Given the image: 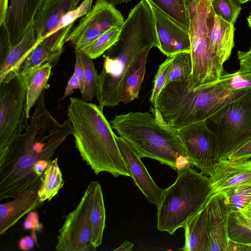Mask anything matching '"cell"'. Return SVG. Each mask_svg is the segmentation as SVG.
Wrapping results in <instances>:
<instances>
[{
  "label": "cell",
  "mask_w": 251,
  "mask_h": 251,
  "mask_svg": "<svg viewBox=\"0 0 251 251\" xmlns=\"http://www.w3.org/2000/svg\"><path fill=\"white\" fill-rule=\"evenodd\" d=\"M215 13L226 22L234 25L242 9L241 5L231 0H211Z\"/></svg>",
  "instance_id": "cell-33"
},
{
  "label": "cell",
  "mask_w": 251,
  "mask_h": 251,
  "mask_svg": "<svg viewBox=\"0 0 251 251\" xmlns=\"http://www.w3.org/2000/svg\"><path fill=\"white\" fill-rule=\"evenodd\" d=\"M9 0H0V26L4 24Z\"/></svg>",
  "instance_id": "cell-42"
},
{
  "label": "cell",
  "mask_w": 251,
  "mask_h": 251,
  "mask_svg": "<svg viewBox=\"0 0 251 251\" xmlns=\"http://www.w3.org/2000/svg\"><path fill=\"white\" fill-rule=\"evenodd\" d=\"M80 0H44L33 22L37 41L47 42L54 34L63 16L75 8Z\"/></svg>",
  "instance_id": "cell-15"
},
{
  "label": "cell",
  "mask_w": 251,
  "mask_h": 251,
  "mask_svg": "<svg viewBox=\"0 0 251 251\" xmlns=\"http://www.w3.org/2000/svg\"><path fill=\"white\" fill-rule=\"evenodd\" d=\"M211 6V0H200L196 14L190 23L192 73L189 81L194 89L214 83L223 75L224 64L208 44L206 21Z\"/></svg>",
  "instance_id": "cell-6"
},
{
  "label": "cell",
  "mask_w": 251,
  "mask_h": 251,
  "mask_svg": "<svg viewBox=\"0 0 251 251\" xmlns=\"http://www.w3.org/2000/svg\"><path fill=\"white\" fill-rule=\"evenodd\" d=\"M231 212L222 193L214 194L200 211L208 238L209 251H227L228 220Z\"/></svg>",
  "instance_id": "cell-12"
},
{
  "label": "cell",
  "mask_w": 251,
  "mask_h": 251,
  "mask_svg": "<svg viewBox=\"0 0 251 251\" xmlns=\"http://www.w3.org/2000/svg\"><path fill=\"white\" fill-rule=\"evenodd\" d=\"M96 1H102L107 2L113 6L120 5L123 3H127L128 2H132V0H95Z\"/></svg>",
  "instance_id": "cell-44"
},
{
  "label": "cell",
  "mask_w": 251,
  "mask_h": 251,
  "mask_svg": "<svg viewBox=\"0 0 251 251\" xmlns=\"http://www.w3.org/2000/svg\"><path fill=\"white\" fill-rule=\"evenodd\" d=\"M200 0H185V4L191 21L196 14Z\"/></svg>",
  "instance_id": "cell-40"
},
{
  "label": "cell",
  "mask_w": 251,
  "mask_h": 251,
  "mask_svg": "<svg viewBox=\"0 0 251 251\" xmlns=\"http://www.w3.org/2000/svg\"><path fill=\"white\" fill-rule=\"evenodd\" d=\"M109 123L141 158L155 159L177 172L193 167L177 129L162 124L149 112L116 115Z\"/></svg>",
  "instance_id": "cell-4"
},
{
  "label": "cell",
  "mask_w": 251,
  "mask_h": 251,
  "mask_svg": "<svg viewBox=\"0 0 251 251\" xmlns=\"http://www.w3.org/2000/svg\"><path fill=\"white\" fill-rule=\"evenodd\" d=\"M115 138L122 157L135 185L148 201L158 207L161 203L165 189L157 185L142 163L141 158L133 149L120 136L115 135Z\"/></svg>",
  "instance_id": "cell-14"
},
{
  "label": "cell",
  "mask_w": 251,
  "mask_h": 251,
  "mask_svg": "<svg viewBox=\"0 0 251 251\" xmlns=\"http://www.w3.org/2000/svg\"><path fill=\"white\" fill-rule=\"evenodd\" d=\"M219 81L226 89L233 92L251 93V71L238 70L223 75Z\"/></svg>",
  "instance_id": "cell-31"
},
{
  "label": "cell",
  "mask_w": 251,
  "mask_h": 251,
  "mask_svg": "<svg viewBox=\"0 0 251 251\" xmlns=\"http://www.w3.org/2000/svg\"><path fill=\"white\" fill-rule=\"evenodd\" d=\"M23 227L25 230L32 229L36 232L42 229L43 225L39 223V217L36 212L31 211L28 213L24 222Z\"/></svg>",
  "instance_id": "cell-36"
},
{
  "label": "cell",
  "mask_w": 251,
  "mask_h": 251,
  "mask_svg": "<svg viewBox=\"0 0 251 251\" xmlns=\"http://www.w3.org/2000/svg\"><path fill=\"white\" fill-rule=\"evenodd\" d=\"M249 16H251V11L250 12Z\"/></svg>",
  "instance_id": "cell-52"
},
{
  "label": "cell",
  "mask_w": 251,
  "mask_h": 251,
  "mask_svg": "<svg viewBox=\"0 0 251 251\" xmlns=\"http://www.w3.org/2000/svg\"><path fill=\"white\" fill-rule=\"evenodd\" d=\"M231 0L237 4L241 5V3H240L239 0Z\"/></svg>",
  "instance_id": "cell-49"
},
{
  "label": "cell",
  "mask_w": 251,
  "mask_h": 251,
  "mask_svg": "<svg viewBox=\"0 0 251 251\" xmlns=\"http://www.w3.org/2000/svg\"><path fill=\"white\" fill-rule=\"evenodd\" d=\"M90 220L91 243L96 250L102 243L105 226V209L102 189L98 181H92Z\"/></svg>",
  "instance_id": "cell-22"
},
{
  "label": "cell",
  "mask_w": 251,
  "mask_h": 251,
  "mask_svg": "<svg viewBox=\"0 0 251 251\" xmlns=\"http://www.w3.org/2000/svg\"><path fill=\"white\" fill-rule=\"evenodd\" d=\"M251 158V139L243 144L227 157L232 161L249 160Z\"/></svg>",
  "instance_id": "cell-35"
},
{
  "label": "cell",
  "mask_w": 251,
  "mask_h": 251,
  "mask_svg": "<svg viewBox=\"0 0 251 251\" xmlns=\"http://www.w3.org/2000/svg\"><path fill=\"white\" fill-rule=\"evenodd\" d=\"M41 177L25 191L13 198V200L0 205V235L5 233L25 215L39 207L40 201L38 190Z\"/></svg>",
  "instance_id": "cell-17"
},
{
  "label": "cell",
  "mask_w": 251,
  "mask_h": 251,
  "mask_svg": "<svg viewBox=\"0 0 251 251\" xmlns=\"http://www.w3.org/2000/svg\"><path fill=\"white\" fill-rule=\"evenodd\" d=\"M189 31L190 21L185 0H145Z\"/></svg>",
  "instance_id": "cell-27"
},
{
  "label": "cell",
  "mask_w": 251,
  "mask_h": 251,
  "mask_svg": "<svg viewBox=\"0 0 251 251\" xmlns=\"http://www.w3.org/2000/svg\"><path fill=\"white\" fill-rule=\"evenodd\" d=\"M44 0H9L6 19L3 25L9 38V46L17 43L33 21Z\"/></svg>",
  "instance_id": "cell-18"
},
{
  "label": "cell",
  "mask_w": 251,
  "mask_h": 251,
  "mask_svg": "<svg viewBox=\"0 0 251 251\" xmlns=\"http://www.w3.org/2000/svg\"><path fill=\"white\" fill-rule=\"evenodd\" d=\"M92 181L87 186L76 207L67 216L59 230L57 251H92L90 220Z\"/></svg>",
  "instance_id": "cell-9"
},
{
  "label": "cell",
  "mask_w": 251,
  "mask_h": 251,
  "mask_svg": "<svg viewBox=\"0 0 251 251\" xmlns=\"http://www.w3.org/2000/svg\"><path fill=\"white\" fill-rule=\"evenodd\" d=\"M78 51L84 68V83L82 90L80 92L81 99L90 102L96 96L99 74L95 67L93 59L83 51Z\"/></svg>",
  "instance_id": "cell-28"
},
{
  "label": "cell",
  "mask_w": 251,
  "mask_h": 251,
  "mask_svg": "<svg viewBox=\"0 0 251 251\" xmlns=\"http://www.w3.org/2000/svg\"><path fill=\"white\" fill-rule=\"evenodd\" d=\"M171 63V57H168L159 66L153 81V86L150 98L151 103L154 105L165 86Z\"/></svg>",
  "instance_id": "cell-34"
},
{
  "label": "cell",
  "mask_w": 251,
  "mask_h": 251,
  "mask_svg": "<svg viewBox=\"0 0 251 251\" xmlns=\"http://www.w3.org/2000/svg\"><path fill=\"white\" fill-rule=\"evenodd\" d=\"M120 30L121 27H112L82 50L93 59L99 57L116 43Z\"/></svg>",
  "instance_id": "cell-30"
},
{
  "label": "cell",
  "mask_w": 251,
  "mask_h": 251,
  "mask_svg": "<svg viewBox=\"0 0 251 251\" xmlns=\"http://www.w3.org/2000/svg\"><path fill=\"white\" fill-rule=\"evenodd\" d=\"M64 185L62 172L58 163V158L51 160L41 176V184L38 196L41 202L50 201L58 194Z\"/></svg>",
  "instance_id": "cell-24"
},
{
  "label": "cell",
  "mask_w": 251,
  "mask_h": 251,
  "mask_svg": "<svg viewBox=\"0 0 251 251\" xmlns=\"http://www.w3.org/2000/svg\"><path fill=\"white\" fill-rule=\"evenodd\" d=\"M207 37L210 50L224 64L229 59L234 46L235 27L218 16L212 5L207 17Z\"/></svg>",
  "instance_id": "cell-19"
},
{
  "label": "cell",
  "mask_w": 251,
  "mask_h": 251,
  "mask_svg": "<svg viewBox=\"0 0 251 251\" xmlns=\"http://www.w3.org/2000/svg\"><path fill=\"white\" fill-rule=\"evenodd\" d=\"M245 60L247 65L251 68V52L247 51L245 54Z\"/></svg>",
  "instance_id": "cell-45"
},
{
  "label": "cell",
  "mask_w": 251,
  "mask_h": 251,
  "mask_svg": "<svg viewBox=\"0 0 251 251\" xmlns=\"http://www.w3.org/2000/svg\"><path fill=\"white\" fill-rule=\"evenodd\" d=\"M248 51H251V48H250V50H249Z\"/></svg>",
  "instance_id": "cell-51"
},
{
  "label": "cell",
  "mask_w": 251,
  "mask_h": 251,
  "mask_svg": "<svg viewBox=\"0 0 251 251\" xmlns=\"http://www.w3.org/2000/svg\"><path fill=\"white\" fill-rule=\"evenodd\" d=\"M75 63L73 74L78 78L80 82L81 88L79 90L81 92L83 87L84 68L79 51L75 50Z\"/></svg>",
  "instance_id": "cell-37"
},
{
  "label": "cell",
  "mask_w": 251,
  "mask_h": 251,
  "mask_svg": "<svg viewBox=\"0 0 251 251\" xmlns=\"http://www.w3.org/2000/svg\"><path fill=\"white\" fill-rule=\"evenodd\" d=\"M124 22L115 6L96 1L91 11L71 30L65 42H71L75 50H82L112 27H121Z\"/></svg>",
  "instance_id": "cell-11"
},
{
  "label": "cell",
  "mask_w": 251,
  "mask_h": 251,
  "mask_svg": "<svg viewBox=\"0 0 251 251\" xmlns=\"http://www.w3.org/2000/svg\"><path fill=\"white\" fill-rule=\"evenodd\" d=\"M45 91L30 117L24 112L19 126L5 151L0 154V200L14 198L39 179L33 167L41 160H51L73 128L68 119H55L46 108Z\"/></svg>",
  "instance_id": "cell-1"
},
{
  "label": "cell",
  "mask_w": 251,
  "mask_h": 251,
  "mask_svg": "<svg viewBox=\"0 0 251 251\" xmlns=\"http://www.w3.org/2000/svg\"><path fill=\"white\" fill-rule=\"evenodd\" d=\"M240 71H251V68L249 69H247V70H240Z\"/></svg>",
  "instance_id": "cell-50"
},
{
  "label": "cell",
  "mask_w": 251,
  "mask_h": 251,
  "mask_svg": "<svg viewBox=\"0 0 251 251\" xmlns=\"http://www.w3.org/2000/svg\"><path fill=\"white\" fill-rule=\"evenodd\" d=\"M37 238L34 236H25L21 238L19 242V248L23 251H29L34 248V242Z\"/></svg>",
  "instance_id": "cell-39"
},
{
  "label": "cell",
  "mask_w": 251,
  "mask_h": 251,
  "mask_svg": "<svg viewBox=\"0 0 251 251\" xmlns=\"http://www.w3.org/2000/svg\"><path fill=\"white\" fill-rule=\"evenodd\" d=\"M93 0H82L75 8L64 15L53 36L47 42L42 43L51 51L64 50L66 39L73 25L77 20L83 17L91 11Z\"/></svg>",
  "instance_id": "cell-21"
},
{
  "label": "cell",
  "mask_w": 251,
  "mask_h": 251,
  "mask_svg": "<svg viewBox=\"0 0 251 251\" xmlns=\"http://www.w3.org/2000/svg\"><path fill=\"white\" fill-rule=\"evenodd\" d=\"M213 194L210 177L190 166L178 170L175 181L165 189L157 207V229L174 234L206 205Z\"/></svg>",
  "instance_id": "cell-5"
},
{
  "label": "cell",
  "mask_w": 251,
  "mask_h": 251,
  "mask_svg": "<svg viewBox=\"0 0 251 251\" xmlns=\"http://www.w3.org/2000/svg\"><path fill=\"white\" fill-rule=\"evenodd\" d=\"M227 232L229 240L251 246V218L238 211H231L228 217Z\"/></svg>",
  "instance_id": "cell-26"
},
{
  "label": "cell",
  "mask_w": 251,
  "mask_h": 251,
  "mask_svg": "<svg viewBox=\"0 0 251 251\" xmlns=\"http://www.w3.org/2000/svg\"><path fill=\"white\" fill-rule=\"evenodd\" d=\"M250 0H239L240 3L241 4L246 3Z\"/></svg>",
  "instance_id": "cell-48"
},
{
  "label": "cell",
  "mask_w": 251,
  "mask_h": 251,
  "mask_svg": "<svg viewBox=\"0 0 251 251\" xmlns=\"http://www.w3.org/2000/svg\"><path fill=\"white\" fill-rule=\"evenodd\" d=\"M146 2L152 13L157 38V48L160 51L168 57L180 52H190L189 31L152 3Z\"/></svg>",
  "instance_id": "cell-13"
},
{
  "label": "cell",
  "mask_w": 251,
  "mask_h": 251,
  "mask_svg": "<svg viewBox=\"0 0 251 251\" xmlns=\"http://www.w3.org/2000/svg\"><path fill=\"white\" fill-rule=\"evenodd\" d=\"M247 100L251 104V93L246 95Z\"/></svg>",
  "instance_id": "cell-46"
},
{
  "label": "cell",
  "mask_w": 251,
  "mask_h": 251,
  "mask_svg": "<svg viewBox=\"0 0 251 251\" xmlns=\"http://www.w3.org/2000/svg\"><path fill=\"white\" fill-rule=\"evenodd\" d=\"M213 193H224L251 182V159L232 161L227 158L219 161L210 176Z\"/></svg>",
  "instance_id": "cell-16"
},
{
  "label": "cell",
  "mask_w": 251,
  "mask_h": 251,
  "mask_svg": "<svg viewBox=\"0 0 251 251\" xmlns=\"http://www.w3.org/2000/svg\"><path fill=\"white\" fill-rule=\"evenodd\" d=\"M179 137L193 167L210 176L218 162V142L206 121L193 123L177 129Z\"/></svg>",
  "instance_id": "cell-10"
},
{
  "label": "cell",
  "mask_w": 251,
  "mask_h": 251,
  "mask_svg": "<svg viewBox=\"0 0 251 251\" xmlns=\"http://www.w3.org/2000/svg\"><path fill=\"white\" fill-rule=\"evenodd\" d=\"M26 78L19 73L0 82V154L17 131L26 110Z\"/></svg>",
  "instance_id": "cell-8"
},
{
  "label": "cell",
  "mask_w": 251,
  "mask_h": 251,
  "mask_svg": "<svg viewBox=\"0 0 251 251\" xmlns=\"http://www.w3.org/2000/svg\"><path fill=\"white\" fill-rule=\"evenodd\" d=\"M52 67L50 64L46 63L25 75L27 83L25 109L27 118L43 92L48 88Z\"/></svg>",
  "instance_id": "cell-23"
},
{
  "label": "cell",
  "mask_w": 251,
  "mask_h": 251,
  "mask_svg": "<svg viewBox=\"0 0 251 251\" xmlns=\"http://www.w3.org/2000/svg\"><path fill=\"white\" fill-rule=\"evenodd\" d=\"M33 22L17 43L0 54V82L6 77L19 74L24 62L39 43L35 35Z\"/></svg>",
  "instance_id": "cell-20"
},
{
  "label": "cell",
  "mask_w": 251,
  "mask_h": 251,
  "mask_svg": "<svg viewBox=\"0 0 251 251\" xmlns=\"http://www.w3.org/2000/svg\"><path fill=\"white\" fill-rule=\"evenodd\" d=\"M191 73L190 52H180L174 55L171 57V66L164 87L171 82L188 80Z\"/></svg>",
  "instance_id": "cell-29"
},
{
  "label": "cell",
  "mask_w": 251,
  "mask_h": 251,
  "mask_svg": "<svg viewBox=\"0 0 251 251\" xmlns=\"http://www.w3.org/2000/svg\"><path fill=\"white\" fill-rule=\"evenodd\" d=\"M50 161L46 160H41L36 162L33 167V171L35 174L38 176H41L48 168Z\"/></svg>",
  "instance_id": "cell-41"
},
{
  "label": "cell",
  "mask_w": 251,
  "mask_h": 251,
  "mask_svg": "<svg viewBox=\"0 0 251 251\" xmlns=\"http://www.w3.org/2000/svg\"><path fill=\"white\" fill-rule=\"evenodd\" d=\"M190 79L168 83L151 106L153 115L162 124L178 129L207 121L228 103L247 95L230 91L219 81L194 89L190 84Z\"/></svg>",
  "instance_id": "cell-3"
},
{
  "label": "cell",
  "mask_w": 251,
  "mask_h": 251,
  "mask_svg": "<svg viewBox=\"0 0 251 251\" xmlns=\"http://www.w3.org/2000/svg\"><path fill=\"white\" fill-rule=\"evenodd\" d=\"M231 211H240L251 201V182L223 193Z\"/></svg>",
  "instance_id": "cell-32"
},
{
  "label": "cell",
  "mask_w": 251,
  "mask_h": 251,
  "mask_svg": "<svg viewBox=\"0 0 251 251\" xmlns=\"http://www.w3.org/2000/svg\"><path fill=\"white\" fill-rule=\"evenodd\" d=\"M63 51H51L43 43H39L24 62L20 68V73L25 75L46 63L54 66Z\"/></svg>",
  "instance_id": "cell-25"
},
{
  "label": "cell",
  "mask_w": 251,
  "mask_h": 251,
  "mask_svg": "<svg viewBox=\"0 0 251 251\" xmlns=\"http://www.w3.org/2000/svg\"><path fill=\"white\" fill-rule=\"evenodd\" d=\"M103 108L72 97L67 109L75 147L81 157L98 175L107 172L114 177H131L118 146L115 134Z\"/></svg>",
  "instance_id": "cell-2"
},
{
  "label": "cell",
  "mask_w": 251,
  "mask_h": 251,
  "mask_svg": "<svg viewBox=\"0 0 251 251\" xmlns=\"http://www.w3.org/2000/svg\"><path fill=\"white\" fill-rule=\"evenodd\" d=\"M247 21L249 26L251 28V16H249L247 18Z\"/></svg>",
  "instance_id": "cell-47"
},
{
  "label": "cell",
  "mask_w": 251,
  "mask_h": 251,
  "mask_svg": "<svg viewBox=\"0 0 251 251\" xmlns=\"http://www.w3.org/2000/svg\"><path fill=\"white\" fill-rule=\"evenodd\" d=\"M133 246L134 244L126 240L121 246L115 249L114 251H130L132 250Z\"/></svg>",
  "instance_id": "cell-43"
},
{
  "label": "cell",
  "mask_w": 251,
  "mask_h": 251,
  "mask_svg": "<svg viewBox=\"0 0 251 251\" xmlns=\"http://www.w3.org/2000/svg\"><path fill=\"white\" fill-rule=\"evenodd\" d=\"M245 96L228 103L210 119L216 126L218 162L251 139V104Z\"/></svg>",
  "instance_id": "cell-7"
},
{
  "label": "cell",
  "mask_w": 251,
  "mask_h": 251,
  "mask_svg": "<svg viewBox=\"0 0 251 251\" xmlns=\"http://www.w3.org/2000/svg\"><path fill=\"white\" fill-rule=\"evenodd\" d=\"M81 85L78 78L74 75L70 77L66 87L65 90L63 99L71 95L74 92V90L77 89H80Z\"/></svg>",
  "instance_id": "cell-38"
}]
</instances>
